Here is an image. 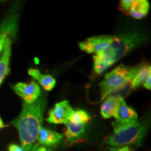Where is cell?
I'll list each match as a JSON object with an SVG mask.
<instances>
[{"label": "cell", "instance_id": "cell-1", "mask_svg": "<svg viewBox=\"0 0 151 151\" xmlns=\"http://www.w3.org/2000/svg\"><path fill=\"white\" fill-rule=\"evenodd\" d=\"M46 106V97L41 95L35 102L30 104H22L21 112L11 122L16 128L20 146L25 151H30L37 140L39 130L42 127L43 116Z\"/></svg>", "mask_w": 151, "mask_h": 151}, {"label": "cell", "instance_id": "cell-2", "mask_svg": "<svg viewBox=\"0 0 151 151\" xmlns=\"http://www.w3.org/2000/svg\"><path fill=\"white\" fill-rule=\"evenodd\" d=\"M145 41V37L139 32H129L113 36L112 41L104 50L93 56V69L97 74H101L131 52Z\"/></svg>", "mask_w": 151, "mask_h": 151}, {"label": "cell", "instance_id": "cell-3", "mask_svg": "<svg viewBox=\"0 0 151 151\" xmlns=\"http://www.w3.org/2000/svg\"><path fill=\"white\" fill-rule=\"evenodd\" d=\"M113 134L106 138L105 143L111 146H128L139 145L142 142L147 132L146 125L142 122H112Z\"/></svg>", "mask_w": 151, "mask_h": 151}, {"label": "cell", "instance_id": "cell-4", "mask_svg": "<svg viewBox=\"0 0 151 151\" xmlns=\"http://www.w3.org/2000/svg\"><path fill=\"white\" fill-rule=\"evenodd\" d=\"M140 68V65L134 67L120 65L105 75L104 79L99 84L101 89V100L105 99L113 90L131 81Z\"/></svg>", "mask_w": 151, "mask_h": 151}, {"label": "cell", "instance_id": "cell-5", "mask_svg": "<svg viewBox=\"0 0 151 151\" xmlns=\"http://www.w3.org/2000/svg\"><path fill=\"white\" fill-rule=\"evenodd\" d=\"M20 9V3L12 4L0 23V57L7 40L11 37H16L18 30Z\"/></svg>", "mask_w": 151, "mask_h": 151}, {"label": "cell", "instance_id": "cell-6", "mask_svg": "<svg viewBox=\"0 0 151 151\" xmlns=\"http://www.w3.org/2000/svg\"><path fill=\"white\" fill-rule=\"evenodd\" d=\"M15 93L23 100V103L30 104L35 102L41 95V88L35 81L26 83L19 82L12 86Z\"/></svg>", "mask_w": 151, "mask_h": 151}, {"label": "cell", "instance_id": "cell-7", "mask_svg": "<svg viewBox=\"0 0 151 151\" xmlns=\"http://www.w3.org/2000/svg\"><path fill=\"white\" fill-rule=\"evenodd\" d=\"M73 109L68 100H64L55 104V106L48 112L46 120L51 124H65L69 122Z\"/></svg>", "mask_w": 151, "mask_h": 151}, {"label": "cell", "instance_id": "cell-8", "mask_svg": "<svg viewBox=\"0 0 151 151\" xmlns=\"http://www.w3.org/2000/svg\"><path fill=\"white\" fill-rule=\"evenodd\" d=\"M112 35H100L92 37L86 41L79 43L78 46L81 50L87 53L94 55L104 50L112 41Z\"/></svg>", "mask_w": 151, "mask_h": 151}, {"label": "cell", "instance_id": "cell-9", "mask_svg": "<svg viewBox=\"0 0 151 151\" xmlns=\"http://www.w3.org/2000/svg\"><path fill=\"white\" fill-rule=\"evenodd\" d=\"M15 37H11L5 43L2 53L0 57V87L4 80L10 71V60L11 49Z\"/></svg>", "mask_w": 151, "mask_h": 151}, {"label": "cell", "instance_id": "cell-10", "mask_svg": "<svg viewBox=\"0 0 151 151\" xmlns=\"http://www.w3.org/2000/svg\"><path fill=\"white\" fill-rule=\"evenodd\" d=\"M116 120L122 122H134L138 121L137 113L131 107L128 106L124 99L118 101L116 116Z\"/></svg>", "mask_w": 151, "mask_h": 151}, {"label": "cell", "instance_id": "cell-11", "mask_svg": "<svg viewBox=\"0 0 151 151\" xmlns=\"http://www.w3.org/2000/svg\"><path fill=\"white\" fill-rule=\"evenodd\" d=\"M63 135L62 134L41 127L38 134L37 141L39 144L43 146H54L61 141Z\"/></svg>", "mask_w": 151, "mask_h": 151}, {"label": "cell", "instance_id": "cell-12", "mask_svg": "<svg viewBox=\"0 0 151 151\" xmlns=\"http://www.w3.org/2000/svg\"><path fill=\"white\" fill-rule=\"evenodd\" d=\"M28 74L37 81L41 86L46 91H50L54 88L56 84V80L52 76L48 74H43L37 69H29Z\"/></svg>", "mask_w": 151, "mask_h": 151}, {"label": "cell", "instance_id": "cell-13", "mask_svg": "<svg viewBox=\"0 0 151 151\" xmlns=\"http://www.w3.org/2000/svg\"><path fill=\"white\" fill-rule=\"evenodd\" d=\"M86 126L84 124H76L71 122L66 124L65 135L69 144L75 143L80 140L84 134Z\"/></svg>", "mask_w": 151, "mask_h": 151}, {"label": "cell", "instance_id": "cell-14", "mask_svg": "<svg viewBox=\"0 0 151 151\" xmlns=\"http://www.w3.org/2000/svg\"><path fill=\"white\" fill-rule=\"evenodd\" d=\"M150 10V4L147 0H134L129 14L134 18L142 19L148 15Z\"/></svg>", "mask_w": 151, "mask_h": 151}, {"label": "cell", "instance_id": "cell-15", "mask_svg": "<svg viewBox=\"0 0 151 151\" xmlns=\"http://www.w3.org/2000/svg\"><path fill=\"white\" fill-rule=\"evenodd\" d=\"M151 74V67L148 63H142L140 65V68L131 81L132 89H137L140 87L144 81L146 80L148 76Z\"/></svg>", "mask_w": 151, "mask_h": 151}, {"label": "cell", "instance_id": "cell-16", "mask_svg": "<svg viewBox=\"0 0 151 151\" xmlns=\"http://www.w3.org/2000/svg\"><path fill=\"white\" fill-rule=\"evenodd\" d=\"M104 100V101L101 104V109H100V112H101L102 118L109 119L112 117H115L118 99L108 97Z\"/></svg>", "mask_w": 151, "mask_h": 151}, {"label": "cell", "instance_id": "cell-17", "mask_svg": "<svg viewBox=\"0 0 151 151\" xmlns=\"http://www.w3.org/2000/svg\"><path fill=\"white\" fill-rule=\"evenodd\" d=\"M92 117L88 114L86 111L83 110L73 111L71 113L69 122L76 124H86L90 122Z\"/></svg>", "mask_w": 151, "mask_h": 151}, {"label": "cell", "instance_id": "cell-18", "mask_svg": "<svg viewBox=\"0 0 151 151\" xmlns=\"http://www.w3.org/2000/svg\"><path fill=\"white\" fill-rule=\"evenodd\" d=\"M131 81H129V82L124 84L123 86H120V88L113 90V91L109 94L108 97L115 98V99H123V98L127 97L128 94H129L130 90H132Z\"/></svg>", "mask_w": 151, "mask_h": 151}, {"label": "cell", "instance_id": "cell-19", "mask_svg": "<svg viewBox=\"0 0 151 151\" xmlns=\"http://www.w3.org/2000/svg\"><path fill=\"white\" fill-rule=\"evenodd\" d=\"M134 0H122L120 3V9L124 13H128L131 9Z\"/></svg>", "mask_w": 151, "mask_h": 151}, {"label": "cell", "instance_id": "cell-20", "mask_svg": "<svg viewBox=\"0 0 151 151\" xmlns=\"http://www.w3.org/2000/svg\"><path fill=\"white\" fill-rule=\"evenodd\" d=\"M9 151H25L21 146H19L16 143H11L9 146Z\"/></svg>", "mask_w": 151, "mask_h": 151}, {"label": "cell", "instance_id": "cell-21", "mask_svg": "<svg viewBox=\"0 0 151 151\" xmlns=\"http://www.w3.org/2000/svg\"><path fill=\"white\" fill-rule=\"evenodd\" d=\"M30 151H51L46 148V147L40 146L39 143L37 144H35V146L32 147V148L30 150Z\"/></svg>", "mask_w": 151, "mask_h": 151}, {"label": "cell", "instance_id": "cell-22", "mask_svg": "<svg viewBox=\"0 0 151 151\" xmlns=\"http://www.w3.org/2000/svg\"><path fill=\"white\" fill-rule=\"evenodd\" d=\"M143 86H144V88H146V89L150 90V89H151V74L150 76H148V77L146 78V80L144 81V83H143Z\"/></svg>", "mask_w": 151, "mask_h": 151}, {"label": "cell", "instance_id": "cell-23", "mask_svg": "<svg viewBox=\"0 0 151 151\" xmlns=\"http://www.w3.org/2000/svg\"><path fill=\"white\" fill-rule=\"evenodd\" d=\"M111 151H132V150L129 146H123L120 148H113Z\"/></svg>", "mask_w": 151, "mask_h": 151}, {"label": "cell", "instance_id": "cell-24", "mask_svg": "<svg viewBox=\"0 0 151 151\" xmlns=\"http://www.w3.org/2000/svg\"><path fill=\"white\" fill-rule=\"evenodd\" d=\"M6 127H7V126L4 124V122L2 119H1V117H0V130H1V129H3V128Z\"/></svg>", "mask_w": 151, "mask_h": 151}]
</instances>
